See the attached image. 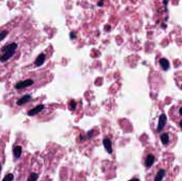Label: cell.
<instances>
[{"label": "cell", "instance_id": "1", "mask_svg": "<svg viewBox=\"0 0 182 181\" xmlns=\"http://www.w3.org/2000/svg\"><path fill=\"white\" fill-rule=\"evenodd\" d=\"M18 45L15 42H12L6 46H3L1 49L2 52L4 54L0 57V61L2 62H6L15 53V50L17 49Z\"/></svg>", "mask_w": 182, "mask_h": 181}, {"label": "cell", "instance_id": "2", "mask_svg": "<svg viewBox=\"0 0 182 181\" xmlns=\"http://www.w3.org/2000/svg\"><path fill=\"white\" fill-rule=\"evenodd\" d=\"M34 83V81L31 79H27L26 80L20 81L15 85V88L17 89H21L24 88L31 86Z\"/></svg>", "mask_w": 182, "mask_h": 181}, {"label": "cell", "instance_id": "3", "mask_svg": "<svg viewBox=\"0 0 182 181\" xmlns=\"http://www.w3.org/2000/svg\"><path fill=\"white\" fill-rule=\"evenodd\" d=\"M167 122V118L165 114H162L160 116L159 119V123H158V126L157 127V131L158 132H160V131L164 128L165 125L166 124Z\"/></svg>", "mask_w": 182, "mask_h": 181}, {"label": "cell", "instance_id": "4", "mask_svg": "<svg viewBox=\"0 0 182 181\" xmlns=\"http://www.w3.org/2000/svg\"><path fill=\"white\" fill-rule=\"evenodd\" d=\"M103 145L107 152L109 154H111L112 153V149L111 147L112 143L111 140L109 139H104L103 140Z\"/></svg>", "mask_w": 182, "mask_h": 181}, {"label": "cell", "instance_id": "5", "mask_svg": "<svg viewBox=\"0 0 182 181\" xmlns=\"http://www.w3.org/2000/svg\"><path fill=\"white\" fill-rule=\"evenodd\" d=\"M44 108L43 105H39L37 106L36 107L32 109L28 113V115L29 116H34L39 113L40 111H41Z\"/></svg>", "mask_w": 182, "mask_h": 181}, {"label": "cell", "instance_id": "6", "mask_svg": "<svg viewBox=\"0 0 182 181\" xmlns=\"http://www.w3.org/2000/svg\"><path fill=\"white\" fill-rule=\"evenodd\" d=\"M155 160V158L153 155H151V154H150V155H148V156L146 157V158L145 160V166L146 167H148V168H150L151 167L154 163Z\"/></svg>", "mask_w": 182, "mask_h": 181}, {"label": "cell", "instance_id": "7", "mask_svg": "<svg viewBox=\"0 0 182 181\" xmlns=\"http://www.w3.org/2000/svg\"><path fill=\"white\" fill-rule=\"evenodd\" d=\"M45 58H46L45 55L43 54V53H42V54H39L38 56V57L36 58L35 61V65L37 66H41L43 64V63H44Z\"/></svg>", "mask_w": 182, "mask_h": 181}, {"label": "cell", "instance_id": "8", "mask_svg": "<svg viewBox=\"0 0 182 181\" xmlns=\"http://www.w3.org/2000/svg\"><path fill=\"white\" fill-rule=\"evenodd\" d=\"M30 99H31L30 95H26L25 96H23L21 98H20V99H19L17 104L19 106H21L23 104H25V103H27L28 101H29Z\"/></svg>", "mask_w": 182, "mask_h": 181}, {"label": "cell", "instance_id": "9", "mask_svg": "<svg viewBox=\"0 0 182 181\" xmlns=\"http://www.w3.org/2000/svg\"><path fill=\"white\" fill-rule=\"evenodd\" d=\"M166 174V171L164 169H160V171L157 173L156 177H155L154 181H162L163 177L165 176Z\"/></svg>", "mask_w": 182, "mask_h": 181}, {"label": "cell", "instance_id": "10", "mask_svg": "<svg viewBox=\"0 0 182 181\" xmlns=\"http://www.w3.org/2000/svg\"><path fill=\"white\" fill-rule=\"evenodd\" d=\"M160 65L161 66L163 70H167L169 68V63L168 61L165 58H162L160 60Z\"/></svg>", "mask_w": 182, "mask_h": 181}, {"label": "cell", "instance_id": "11", "mask_svg": "<svg viewBox=\"0 0 182 181\" xmlns=\"http://www.w3.org/2000/svg\"><path fill=\"white\" fill-rule=\"evenodd\" d=\"M174 113H176L179 117H182V103L180 104L177 106L174 107V110L173 111Z\"/></svg>", "mask_w": 182, "mask_h": 181}, {"label": "cell", "instance_id": "12", "mask_svg": "<svg viewBox=\"0 0 182 181\" xmlns=\"http://www.w3.org/2000/svg\"><path fill=\"white\" fill-rule=\"evenodd\" d=\"M13 154L16 158H19L22 153V148L20 146H17L13 149Z\"/></svg>", "mask_w": 182, "mask_h": 181}, {"label": "cell", "instance_id": "13", "mask_svg": "<svg viewBox=\"0 0 182 181\" xmlns=\"http://www.w3.org/2000/svg\"><path fill=\"white\" fill-rule=\"evenodd\" d=\"M160 139L164 145H166L169 142V135L167 133H163L160 136Z\"/></svg>", "mask_w": 182, "mask_h": 181}, {"label": "cell", "instance_id": "14", "mask_svg": "<svg viewBox=\"0 0 182 181\" xmlns=\"http://www.w3.org/2000/svg\"><path fill=\"white\" fill-rule=\"evenodd\" d=\"M38 178V175L36 173H32L29 176L27 181H36Z\"/></svg>", "mask_w": 182, "mask_h": 181}, {"label": "cell", "instance_id": "15", "mask_svg": "<svg viewBox=\"0 0 182 181\" xmlns=\"http://www.w3.org/2000/svg\"><path fill=\"white\" fill-rule=\"evenodd\" d=\"M13 178L14 176L12 174H9L5 176L2 181H12L13 180Z\"/></svg>", "mask_w": 182, "mask_h": 181}, {"label": "cell", "instance_id": "16", "mask_svg": "<svg viewBox=\"0 0 182 181\" xmlns=\"http://www.w3.org/2000/svg\"><path fill=\"white\" fill-rule=\"evenodd\" d=\"M8 34V32L6 30L3 31L1 33H0V42L2 41L3 39H4L5 37L7 36V35Z\"/></svg>", "mask_w": 182, "mask_h": 181}, {"label": "cell", "instance_id": "17", "mask_svg": "<svg viewBox=\"0 0 182 181\" xmlns=\"http://www.w3.org/2000/svg\"><path fill=\"white\" fill-rule=\"evenodd\" d=\"M76 105H77L76 103L74 100H72L71 102L70 103V104H69V106H70V109L72 110H74V109L76 108Z\"/></svg>", "mask_w": 182, "mask_h": 181}, {"label": "cell", "instance_id": "18", "mask_svg": "<svg viewBox=\"0 0 182 181\" xmlns=\"http://www.w3.org/2000/svg\"><path fill=\"white\" fill-rule=\"evenodd\" d=\"M179 126L182 128V119L180 120V121H179Z\"/></svg>", "mask_w": 182, "mask_h": 181}, {"label": "cell", "instance_id": "19", "mask_svg": "<svg viewBox=\"0 0 182 181\" xmlns=\"http://www.w3.org/2000/svg\"><path fill=\"white\" fill-rule=\"evenodd\" d=\"M128 181H140L138 179H133L132 180H130Z\"/></svg>", "mask_w": 182, "mask_h": 181}, {"label": "cell", "instance_id": "20", "mask_svg": "<svg viewBox=\"0 0 182 181\" xmlns=\"http://www.w3.org/2000/svg\"><path fill=\"white\" fill-rule=\"evenodd\" d=\"M1 164H0V172H1Z\"/></svg>", "mask_w": 182, "mask_h": 181}, {"label": "cell", "instance_id": "21", "mask_svg": "<svg viewBox=\"0 0 182 181\" xmlns=\"http://www.w3.org/2000/svg\"><path fill=\"white\" fill-rule=\"evenodd\" d=\"M180 86H181V88L182 89V83L181 84V85H180Z\"/></svg>", "mask_w": 182, "mask_h": 181}]
</instances>
